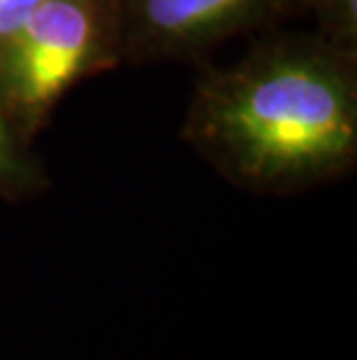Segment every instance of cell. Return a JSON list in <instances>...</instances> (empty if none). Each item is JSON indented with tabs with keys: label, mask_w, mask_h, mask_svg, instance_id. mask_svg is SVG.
<instances>
[{
	"label": "cell",
	"mask_w": 357,
	"mask_h": 360,
	"mask_svg": "<svg viewBox=\"0 0 357 360\" xmlns=\"http://www.w3.org/2000/svg\"><path fill=\"white\" fill-rule=\"evenodd\" d=\"M181 137L248 193L344 179L357 165V56L318 33L262 37L234 63L202 68Z\"/></svg>",
	"instance_id": "cell-1"
},
{
	"label": "cell",
	"mask_w": 357,
	"mask_h": 360,
	"mask_svg": "<svg viewBox=\"0 0 357 360\" xmlns=\"http://www.w3.org/2000/svg\"><path fill=\"white\" fill-rule=\"evenodd\" d=\"M116 65L114 0H44L0 49V114L33 144L67 91Z\"/></svg>",
	"instance_id": "cell-2"
},
{
	"label": "cell",
	"mask_w": 357,
	"mask_h": 360,
	"mask_svg": "<svg viewBox=\"0 0 357 360\" xmlns=\"http://www.w3.org/2000/svg\"><path fill=\"white\" fill-rule=\"evenodd\" d=\"M121 63L197 60L218 44L269 30L304 0H114Z\"/></svg>",
	"instance_id": "cell-3"
},
{
	"label": "cell",
	"mask_w": 357,
	"mask_h": 360,
	"mask_svg": "<svg viewBox=\"0 0 357 360\" xmlns=\"http://www.w3.org/2000/svg\"><path fill=\"white\" fill-rule=\"evenodd\" d=\"M51 179L47 167L0 114V198L10 205L28 202L47 193Z\"/></svg>",
	"instance_id": "cell-4"
},
{
	"label": "cell",
	"mask_w": 357,
	"mask_h": 360,
	"mask_svg": "<svg viewBox=\"0 0 357 360\" xmlns=\"http://www.w3.org/2000/svg\"><path fill=\"white\" fill-rule=\"evenodd\" d=\"M304 12L314 14L323 40L357 56V0H304Z\"/></svg>",
	"instance_id": "cell-5"
},
{
	"label": "cell",
	"mask_w": 357,
	"mask_h": 360,
	"mask_svg": "<svg viewBox=\"0 0 357 360\" xmlns=\"http://www.w3.org/2000/svg\"><path fill=\"white\" fill-rule=\"evenodd\" d=\"M44 0H0V49Z\"/></svg>",
	"instance_id": "cell-6"
}]
</instances>
